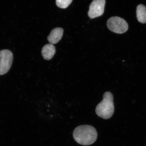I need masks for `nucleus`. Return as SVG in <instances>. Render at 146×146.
Listing matches in <instances>:
<instances>
[{
  "mask_svg": "<svg viewBox=\"0 0 146 146\" xmlns=\"http://www.w3.org/2000/svg\"><path fill=\"white\" fill-rule=\"evenodd\" d=\"M106 0H93L89 6L88 14L91 19L100 17L104 13Z\"/></svg>",
  "mask_w": 146,
  "mask_h": 146,
  "instance_id": "nucleus-5",
  "label": "nucleus"
},
{
  "mask_svg": "<svg viewBox=\"0 0 146 146\" xmlns=\"http://www.w3.org/2000/svg\"><path fill=\"white\" fill-rule=\"evenodd\" d=\"M107 24L110 30L117 34H123L127 31L129 28L126 21L117 16L110 18L107 21Z\"/></svg>",
  "mask_w": 146,
  "mask_h": 146,
  "instance_id": "nucleus-3",
  "label": "nucleus"
},
{
  "mask_svg": "<svg viewBox=\"0 0 146 146\" xmlns=\"http://www.w3.org/2000/svg\"><path fill=\"white\" fill-rule=\"evenodd\" d=\"M72 1L73 0H56V4L60 8L65 9L69 6Z\"/></svg>",
  "mask_w": 146,
  "mask_h": 146,
  "instance_id": "nucleus-9",
  "label": "nucleus"
},
{
  "mask_svg": "<svg viewBox=\"0 0 146 146\" xmlns=\"http://www.w3.org/2000/svg\"><path fill=\"white\" fill-rule=\"evenodd\" d=\"M56 52L55 47L52 44L45 45L42 48L41 54L45 60H47L52 59Z\"/></svg>",
  "mask_w": 146,
  "mask_h": 146,
  "instance_id": "nucleus-7",
  "label": "nucleus"
},
{
  "mask_svg": "<svg viewBox=\"0 0 146 146\" xmlns=\"http://www.w3.org/2000/svg\"><path fill=\"white\" fill-rule=\"evenodd\" d=\"M74 139L80 145H89L96 141L98 133L95 128L91 125H83L76 127L73 132Z\"/></svg>",
  "mask_w": 146,
  "mask_h": 146,
  "instance_id": "nucleus-1",
  "label": "nucleus"
},
{
  "mask_svg": "<svg viewBox=\"0 0 146 146\" xmlns=\"http://www.w3.org/2000/svg\"><path fill=\"white\" fill-rule=\"evenodd\" d=\"M63 32V29L61 27H56L54 29L47 37L49 42L52 44L58 43L62 37Z\"/></svg>",
  "mask_w": 146,
  "mask_h": 146,
  "instance_id": "nucleus-6",
  "label": "nucleus"
},
{
  "mask_svg": "<svg viewBox=\"0 0 146 146\" xmlns=\"http://www.w3.org/2000/svg\"><path fill=\"white\" fill-rule=\"evenodd\" d=\"M136 13L138 21L142 24L146 23V7L139 5L137 7Z\"/></svg>",
  "mask_w": 146,
  "mask_h": 146,
  "instance_id": "nucleus-8",
  "label": "nucleus"
},
{
  "mask_svg": "<svg viewBox=\"0 0 146 146\" xmlns=\"http://www.w3.org/2000/svg\"><path fill=\"white\" fill-rule=\"evenodd\" d=\"M114 111L113 95L110 92H106L104 94L103 100L97 106L96 114L100 117L107 119L112 116Z\"/></svg>",
  "mask_w": 146,
  "mask_h": 146,
  "instance_id": "nucleus-2",
  "label": "nucleus"
},
{
  "mask_svg": "<svg viewBox=\"0 0 146 146\" xmlns=\"http://www.w3.org/2000/svg\"><path fill=\"white\" fill-rule=\"evenodd\" d=\"M13 60V54L10 50H3L0 51V75H3L9 72Z\"/></svg>",
  "mask_w": 146,
  "mask_h": 146,
  "instance_id": "nucleus-4",
  "label": "nucleus"
}]
</instances>
